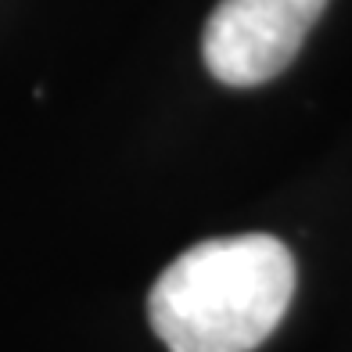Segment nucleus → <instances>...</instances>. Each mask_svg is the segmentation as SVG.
Instances as JSON below:
<instances>
[{"label": "nucleus", "mask_w": 352, "mask_h": 352, "mask_svg": "<svg viewBox=\"0 0 352 352\" xmlns=\"http://www.w3.org/2000/svg\"><path fill=\"white\" fill-rule=\"evenodd\" d=\"M295 295V259L270 234L212 237L155 280L148 313L169 352H252Z\"/></svg>", "instance_id": "obj_1"}, {"label": "nucleus", "mask_w": 352, "mask_h": 352, "mask_svg": "<svg viewBox=\"0 0 352 352\" xmlns=\"http://www.w3.org/2000/svg\"><path fill=\"white\" fill-rule=\"evenodd\" d=\"M327 0H219L201 33L209 72L227 87H259L302 51Z\"/></svg>", "instance_id": "obj_2"}]
</instances>
